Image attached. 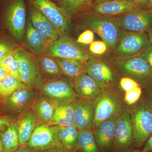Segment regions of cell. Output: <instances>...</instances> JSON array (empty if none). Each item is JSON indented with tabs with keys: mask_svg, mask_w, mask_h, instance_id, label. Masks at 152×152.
Masks as SVG:
<instances>
[{
	"mask_svg": "<svg viewBox=\"0 0 152 152\" xmlns=\"http://www.w3.org/2000/svg\"><path fill=\"white\" fill-rule=\"evenodd\" d=\"M26 88L21 82L8 75L0 81V98L5 99L17 90Z\"/></svg>",
	"mask_w": 152,
	"mask_h": 152,
	"instance_id": "30",
	"label": "cell"
},
{
	"mask_svg": "<svg viewBox=\"0 0 152 152\" xmlns=\"http://www.w3.org/2000/svg\"><path fill=\"white\" fill-rule=\"evenodd\" d=\"M76 149L81 152H100L94 133L88 129L79 130Z\"/></svg>",
	"mask_w": 152,
	"mask_h": 152,
	"instance_id": "28",
	"label": "cell"
},
{
	"mask_svg": "<svg viewBox=\"0 0 152 152\" xmlns=\"http://www.w3.org/2000/svg\"><path fill=\"white\" fill-rule=\"evenodd\" d=\"M4 0H0V4L3 2Z\"/></svg>",
	"mask_w": 152,
	"mask_h": 152,
	"instance_id": "54",
	"label": "cell"
},
{
	"mask_svg": "<svg viewBox=\"0 0 152 152\" xmlns=\"http://www.w3.org/2000/svg\"><path fill=\"white\" fill-rule=\"evenodd\" d=\"M107 1H109V0H94V3L95 4H99V3Z\"/></svg>",
	"mask_w": 152,
	"mask_h": 152,
	"instance_id": "49",
	"label": "cell"
},
{
	"mask_svg": "<svg viewBox=\"0 0 152 152\" xmlns=\"http://www.w3.org/2000/svg\"><path fill=\"white\" fill-rule=\"evenodd\" d=\"M86 72L102 88L113 81L112 71L106 64L99 60L90 58L85 67Z\"/></svg>",
	"mask_w": 152,
	"mask_h": 152,
	"instance_id": "22",
	"label": "cell"
},
{
	"mask_svg": "<svg viewBox=\"0 0 152 152\" xmlns=\"http://www.w3.org/2000/svg\"><path fill=\"white\" fill-rule=\"evenodd\" d=\"M144 58H145L151 67L152 70V45L150 44L146 49L142 53Z\"/></svg>",
	"mask_w": 152,
	"mask_h": 152,
	"instance_id": "39",
	"label": "cell"
},
{
	"mask_svg": "<svg viewBox=\"0 0 152 152\" xmlns=\"http://www.w3.org/2000/svg\"><path fill=\"white\" fill-rule=\"evenodd\" d=\"M151 107H152L151 108L152 109V94L151 96Z\"/></svg>",
	"mask_w": 152,
	"mask_h": 152,
	"instance_id": "52",
	"label": "cell"
},
{
	"mask_svg": "<svg viewBox=\"0 0 152 152\" xmlns=\"http://www.w3.org/2000/svg\"><path fill=\"white\" fill-rule=\"evenodd\" d=\"M94 39V34L91 30H87L82 33L79 36L77 42L79 43L86 44H91Z\"/></svg>",
	"mask_w": 152,
	"mask_h": 152,
	"instance_id": "36",
	"label": "cell"
},
{
	"mask_svg": "<svg viewBox=\"0 0 152 152\" xmlns=\"http://www.w3.org/2000/svg\"><path fill=\"white\" fill-rule=\"evenodd\" d=\"M20 147L26 146L34 129L39 125V121L32 111L27 112L15 120Z\"/></svg>",
	"mask_w": 152,
	"mask_h": 152,
	"instance_id": "21",
	"label": "cell"
},
{
	"mask_svg": "<svg viewBox=\"0 0 152 152\" xmlns=\"http://www.w3.org/2000/svg\"><path fill=\"white\" fill-rule=\"evenodd\" d=\"M134 142L137 147L142 146L152 134V109L143 105L135 110L133 115Z\"/></svg>",
	"mask_w": 152,
	"mask_h": 152,
	"instance_id": "8",
	"label": "cell"
},
{
	"mask_svg": "<svg viewBox=\"0 0 152 152\" xmlns=\"http://www.w3.org/2000/svg\"><path fill=\"white\" fill-rule=\"evenodd\" d=\"M134 141V129L129 115L125 113L116 119L114 148L118 151L129 148Z\"/></svg>",
	"mask_w": 152,
	"mask_h": 152,
	"instance_id": "11",
	"label": "cell"
},
{
	"mask_svg": "<svg viewBox=\"0 0 152 152\" xmlns=\"http://www.w3.org/2000/svg\"><path fill=\"white\" fill-rule=\"evenodd\" d=\"M8 75V74L0 66V81Z\"/></svg>",
	"mask_w": 152,
	"mask_h": 152,
	"instance_id": "43",
	"label": "cell"
},
{
	"mask_svg": "<svg viewBox=\"0 0 152 152\" xmlns=\"http://www.w3.org/2000/svg\"><path fill=\"white\" fill-rule=\"evenodd\" d=\"M120 85L126 91L140 86L139 84L133 79L127 77L122 78L120 81Z\"/></svg>",
	"mask_w": 152,
	"mask_h": 152,
	"instance_id": "37",
	"label": "cell"
},
{
	"mask_svg": "<svg viewBox=\"0 0 152 152\" xmlns=\"http://www.w3.org/2000/svg\"><path fill=\"white\" fill-rule=\"evenodd\" d=\"M18 46L8 32L7 31H0V62L5 56Z\"/></svg>",
	"mask_w": 152,
	"mask_h": 152,
	"instance_id": "33",
	"label": "cell"
},
{
	"mask_svg": "<svg viewBox=\"0 0 152 152\" xmlns=\"http://www.w3.org/2000/svg\"><path fill=\"white\" fill-rule=\"evenodd\" d=\"M36 96L32 89L26 88L17 90L4 99L6 114H17L25 110L32 105Z\"/></svg>",
	"mask_w": 152,
	"mask_h": 152,
	"instance_id": "13",
	"label": "cell"
},
{
	"mask_svg": "<svg viewBox=\"0 0 152 152\" xmlns=\"http://www.w3.org/2000/svg\"><path fill=\"white\" fill-rule=\"evenodd\" d=\"M37 7L52 22L61 36L66 35L72 17L64 10L51 0H27Z\"/></svg>",
	"mask_w": 152,
	"mask_h": 152,
	"instance_id": "6",
	"label": "cell"
},
{
	"mask_svg": "<svg viewBox=\"0 0 152 152\" xmlns=\"http://www.w3.org/2000/svg\"><path fill=\"white\" fill-rule=\"evenodd\" d=\"M117 152H142V151L139 150H130L129 148L122 150V151H118Z\"/></svg>",
	"mask_w": 152,
	"mask_h": 152,
	"instance_id": "47",
	"label": "cell"
},
{
	"mask_svg": "<svg viewBox=\"0 0 152 152\" xmlns=\"http://www.w3.org/2000/svg\"><path fill=\"white\" fill-rule=\"evenodd\" d=\"M41 88L44 95L58 104L69 102L75 98V93L70 86L61 79L45 82Z\"/></svg>",
	"mask_w": 152,
	"mask_h": 152,
	"instance_id": "12",
	"label": "cell"
},
{
	"mask_svg": "<svg viewBox=\"0 0 152 152\" xmlns=\"http://www.w3.org/2000/svg\"><path fill=\"white\" fill-rule=\"evenodd\" d=\"M150 44L146 32H129L121 37L115 50V55L119 59L126 58L142 53Z\"/></svg>",
	"mask_w": 152,
	"mask_h": 152,
	"instance_id": "7",
	"label": "cell"
},
{
	"mask_svg": "<svg viewBox=\"0 0 152 152\" xmlns=\"http://www.w3.org/2000/svg\"><path fill=\"white\" fill-rule=\"evenodd\" d=\"M107 45L102 41H95L91 44L90 50L91 52L96 55H102L107 50Z\"/></svg>",
	"mask_w": 152,
	"mask_h": 152,
	"instance_id": "35",
	"label": "cell"
},
{
	"mask_svg": "<svg viewBox=\"0 0 152 152\" xmlns=\"http://www.w3.org/2000/svg\"><path fill=\"white\" fill-rule=\"evenodd\" d=\"M72 102L76 127L78 130L91 128L95 114L94 107L91 102L86 99H80Z\"/></svg>",
	"mask_w": 152,
	"mask_h": 152,
	"instance_id": "17",
	"label": "cell"
},
{
	"mask_svg": "<svg viewBox=\"0 0 152 152\" xmlns=\"http://www.w3.org/2000/svg\"><path fill=\"white\" fill-rule=\"evenodd\" d=\"M150 5L152 7V0H150Z\"/></svg>",
	"mask_w": 152,
	"mask_h": 152,
	"instance_id": "51",
	"label": "cell"
},
{
	"mask_svg": "<svg viewBox=\"0 0 152 152\" xmlns=\"http://www.w3.org/2000/svg\"><path fill=\"white\" fill-rule=\"evenodd\" d=\"M26 146L39 151L51 148L61 149L53 126L44 124L36 127Z\"/></svg>",
	"mask_w": 152,
	"mask_h": 152,
	"instance_id": "9",
	"label": "cell"
},
{
	"mask_svg": "<svg viewBox=\"0 0 152 152\" xmlns=\"http://www.w3.org/2000/svg\"><path fill=\"white\" fill-rule=\"evenodd\" d=\"M24 37V48L29 51L37 56L46 54L51 43L34 27L29 19Z\"/></svg>",
	"mask_w": 152,
	"mask_h": 152,
	"instance_id": "15",
	"label": "cell"
},
{
	"mask_svg": "<svg viewBox=\"0 0 152 152\" xmlns=\"http://www.w3.org/2000/svg\"><path fill=\"white\" fill-rule=\"evenodd\" d=\"M0 66L9 75L12 76L20 81L18 68L13 51L9 53L3 58L0 62Z\"/></svg>",
	"mask_w": 152,
	"mask_h": 152,
	"instance_id": "32",
	"label": "cell"
},
{
	"mask_svg": "<svg viewBox=\"0 0 152 152\" xmlns=\"http://www.w3.org/2000/svg\"><path fill=\"white\" fill-rule=\"evenodd\" d=\"M26 6L25 0H4L2 4L0 22L17 43L23 41L26 28Z\"/></svg>",
	"mask_w": 152,
	"mask_h": 152,
	"instance_id": "1",
	"label": "cell"
},
{
	"mask_svg": "<svg viewBox=\"0 0 152 152\" xmlns=\"http://www.w3.org/2000/svg\"><path fill=\"white\" fill-rule=\"evenodd\" d=\"M139 4L130 0H109L95 4L93 11L104 15H121L132 10Z\"/></svg>",
	"mask_w": 152,
	"mask_h": 152,
	"instance_id": "19",
	"label": "cell"
},
{
	"mask_svg": "<svg viewBox=\"0 0 152 152\" xmlns=\"http://www.w3.org/2000/svg\"><path fill=\"white\" fill-rule=\"evenodd\" d=\"M46 54L54 58L77 60L83 63L90 58L86 51L66 35L61 36L50 44Z\"/></svg>",
	"mask_w": 152,
	"mask_h": 152,
	"instance_id": "5",
	"label": "cell"
},
{
	"mask_svg": "<svg viewBox=\"0 0 152 152\" xmlns=\"http://www.w3.org/2000/svg\"><path fill=\"white\" fill-rule=\"evenodd\" d=\"M53 127L61 149L66 152L75 151L79 131L76 126L75 125L68 126H55Z\"/></svg>",
	"mask_w": 152,
	"mask_h": 152,
	"instance_id": "23",
	"label": "cell"
},
{
	"mask_svg": "<svg viewBox=\"0 0 152 152\" xmlns=\"http://www.w3.org/2000/svg\"><path fill=\"white\" fill-rule=\"evenodd\" d=\"M53 2L56 4H58V3L61 2L62 1H64V0H51Z\"/></svg>",
	"mask_w": 152,
	"mask_h": 152,
	"instance_id": "50",
	"label": "cell"
},
{
	"mask_svg": "<svg viewBox=\"0 0 152 152\" xmlns=\"http://www.w3.org/2000/svg\"><path fill=\"white\" fill-rule=\"evenodd\" d=\"M63 74L76 79L83 73L84 63L77 60L55 58Z\"/></svg>",
	"mask_w": 152,
	"mask_h": 152,
	"instance_id": "29",
	"label": "cell"
},
{
	"mask_svg": "<svg viewBox=\"0 0 152 152\" xmlns=\"http://www.w3.org/2000/svg\"><path fill=\"white\" fill-rule=\"evenodd\" d=\"M0 152H4V148H3L1 138V134H0Z\"/></svg>",
	"mask_w": 152,
	"mask_h": 152,
	"instance_id": "48",
	"label": "cell"
},
{
	"mask_svg": "<svg viewBox=\"0 0 152 152\" xmlns=\"http://www.w3.org/2000/svg\"><path fill=\"white\" fill-rule=\"evenodd\" d=\"M7 115L5 107L4 99L0 98V115Z\"/></svg>",
	"mask_w": 152,
	"mask_h": 152,
	"instance_id": "42",
	"label": "cell"
},
{
	"mask_svg": "<svg viewBox=\"0 0 152 152\" xmlns=\"http://www.w3.org/2000/svg\"><path fill=\"white\" fill-rule=\"evenodd\" d=\"M39 152H66L61 149L58 148H51L50 149L44 150V151H40Z\"/></svg>",
	"mask_w": 152,
	"mask_h": 152,
	"instance_id": "45",
	"label": "cell"
},
{
	"mask_svg": "<svg viewBox=\"0 0 152 152\" xmlns=\"http://www.w3.org/2000/svg\"><path fill=\"white\" fill-rule=\"evenodd\" d=\"M14 152H39V151L25 146L19 147L16 151Z\"/></svg>",
	"mask_w": 152,
	"mask_h": 152,
	"instance_id": "41",
	"label": "cell"
},
{
	"mask_svg": "<svg viewBox=\"0 0 152 152\" xmlns=\"http://www.w3.org/2000/svg\"><path fill=\"white\" fill-rule=\"evenodd\" d=\"M130 1L138 4L150 5V0H130Z\"/></svg>",
	"mask_w": 152,
	"mask_h": 152,
	"instance_id": "44",
	"label": "cell"
},
{
	"mask_svg": "<svg viewBox=\"0 0 152 152\" xmlns=\"http://www.w3.org/2000/svg\"><path fill=\"white\" fill-rule=\"evenodd\" d=\"M71 152H76L75 151H72Z\"/></svg>",
	"mask_w": 152,
	"mask_h": 152,
	"instance_id": "55",
	"label": "cell"
},
{
	"mask_svg": "<svg viewBox=\"0 0 152 152\" xmlns=\"http://www.w3.org/2000/svg\"><path fill=\"white\" fill-rule=\"evenodd\" d=\"M115 18L123 29L133 32H146L152 27V7L139 4L132 10Z\"/></svg>",
	"mask_w": 152,
	"mask_h": 152,
	"instance_id": "4",
	"label": "cell"
},
{
	"mask_svg": "<svg viewBox=\"0 0 152 152\" xmlns=\"http://www.w3.org/2000/svg\"><path fill=\"white\" fill-rule=\"evenodd\" d=\"M119 65L125 72L131 75L145 80H152V70L142 54L119 59Z\"/></svg>",
	"mask_w": 152,
	"mask_h": 152,
	"instance_id": "14",
	"label": "cell"
},
{
	"mask_svg": "<svg viewBox=\"0 0 152 152\" xmlns=\"http://www.w3.org/2000/svg\"><path fill=\"white\" fill-rule=\"evenodd\" d=\"M83 23L95 32L110 49L116 47L121 38V28L115 18L100 14H86L83 16Z\"/></svg>",
	"mask_w": 152,
	"mask_h": 152,
	"instance_id": "3",
	"label": "cell"
},
{
	"mask_svg": "<svg viewBox=\"0 0 152 152\" xmlns=\"http://www.w3.org/2000/svg\"><path fill=\"white\" fill-rule=\"evenodd\" d=\"M37 57L38 64L44 78L50 80L59 79L63 73L54 57L45 54Z\"/></svg>",
	"mask_w": 152,
	"mask_h": 152,
	"instance_id": "26",
	"label": "cell"
},
{
	"mask_svg": "<svg viewBox=\"0 0 152 152\" xmlns=\"http://www.w3.org/2000/svg\"><path fill=\"white\" fill-rule=\"evenodd\" d=\"M142 93V88L140 86L126 91L124 99L125 102L129 105L134 104L138 101Z\"/></svg>",
	"mask_w": 152,
	"mask_h": 152,
	"instance_id": "34",
	"label": "cell"
},
{
	"mask_svg": "<svg viewBox=\"0 0 152 152\" xmlns=\"http://www.w3.org/2000/svg\"><path fill=\"white\" fill-rule=\"evenodd\" d=\"M120 108L118 101L114 96L107 95L103 97L95 107L93 126L96 127L104 121L115 117Z\"/></svg>",
	"mask_w": 152,
	"mask_h": 152,
	"instance_id": "18",
	"label": "cell"
},
{
	"mask_svg": "<svg viewBox=\"0 0 152 152\" xmlns=\"http://www.w3.org/2000/svg\"><path fill=\"white\" fill-rule=\"evenodd\" d=\"M17 61L20 81L30 88H41L45 79L39 68L37 57L24 47L18 46L13 50Z\"/></svg>",
	"mask_w": 152,
	"mask_h": 152,
	"instance_id": "2",
	"label": "cell"
},
{
	"mask_svg": "<svg viewBox=\"0 0 152 152\" xmlns=\"http://www.w3.org/2000/svg\"><path fill=\"white\" fill-rule=\"evenodd\" d=\"M101 87L88 74L82 73L76 78L75 90L80 96L88 99L97 96L101 91Z\"/></svg>",
	"mask_w": 152,
	"mask_h": 152,
	"instance_id": "24",
	"label": "cell"
},
{
	"mask_svg": "<svg viewBox=\"0 0 152 152\" xmlns=\"http://www.w3.org/2000/svg\"><path fill=\"white\" fill-rule=\"evenodd\" d=\"M94 1V0H64L57 4L72 17L84 10Z\"/></svg>",
	"mask_w": 152,
	"mask_h": 152,
	"instance_id": "31",
	"label": "cell"
},
{
	"mask_svg": "<svg viewBox=\"0 0 152 152\" xmlns=\"http://www.w3.org/2000/svg\"><path fill=\"white\" fill-rule=\"evenodd\" d=\"M147 32L148 33L147 34H148V37L150 43L152 45V27Z\"/></svg>",
	"mask_w": 152,
	"mask_h": 152,
	"instance_id": "46",
	"label": "cell"
},
{
	"mask_svg": "<svg viewBox=\"0 0 152 152\" xmlns=\"http://www.w3.org/2000/svg\"><path fill=\"white\" fill-rule=\"evenodd\" d=\"M49 125L59 126H68L75 125V114L72 102L69 101L58 104Z\"/></svg>",
	"mask_w": 152,
	"mask_h": 152,
	"instance_id": "25",
	"label": "cell"
},
{
	"mask_svg": "<svg viewBox=\"0 0 152 152\" xmlns=\"http://www.w3.org/2000/svg\"><path fill=\"white\" fill-rule=\"evenodd\" d=\"M2 4V3L0 4V13H1V9Z\"/></svg>",
	"mask_w": 152,
	"mask_h": 152,
	"instance_id": "53",
	"label": "cell"
},
{
	"mask_svg": "<svg viewBox=\"0 0 152 152\" xmlns=\"http://www.w3.org/2000/svg\"><path fill=\"white\" fill-rule=\"evenodd\" d=\"M28 19L34 27L51 43L61 37L51 22L35 6L28 3Z\"/></svg>",
	"mask_w": 152,
	"mask_h": 152,
	"instance_id": "10",
	"label": "cell"
},
{
	"mask_svg": "<svg viewBox=\"0 0 152 152\" xmlns=\"http://www.w3.org/2000/svg\"><path fill=\"white\" fill-rule=\"evenodd\" d=\"M152 152V151H150V152Z\"/></svg>",
	"mask_w": 152,
	"mask_h": 152,
	"instance_id": "56",
	"label": "cell"
},
{
	"mask_svg": "<svg viewBox=\"0 0 152 152\" xmlns=\"http://www.w3.org/2000/svg\"><path fill=\"white\" fill-rule=\"evenodd\" d=\"M15 119L12 116L7 115H0V134Z\"/></svg>",
	"mask_w": 152,
	"mask_h": 152,
	"instance_id": "38",
	"label": "cell"
},
{
	"mask_svg": "<svg viewBox=\"0 0 152 152\" xmlns=\"http://www.w3.org/2000/svg\"><path fill=\"white\" fill-rule=\"evenodd\" d=\"M1 138L4 152H14L20 147L18 135L15 121L1 133Z\"/></svg>",
	"mask_w": 152,
	"mask_h": 152,
	"instance_id": "27",
	"label": "cell"
},
{
	"mask_svg": "<svg viewBox=\"0 0 152 152\" xmlns=\"http://www.w3.org/2000/svg\"><path fill=\"white\" fill-rule=\"evenodd\" d=\"M58 103L46 96L36 97L31 105L32 111L39 122L49 125L53 117Z\"/></svg>",
	"mask_w": 152,
	"mask_h": 152,
	"instance_id": "20",
	"label": "cell"
},
{
	"mask_svg": "<svg viewBox=\"0 0 152 152\" xmlns=\"http://www.w3.org/2000/svg\"><path fill=\"white\" fill-rule=\"evenodd\" d=\"M152 151V134L145 142L142 152H149Z\"/></svg>",
	"mask_w": 152,
	"mask_h": 152,
	"instance_id": "40",
	"label": "cell"
},
{
	"mask_svg": "<svg viewBox=\"0 0 152 152\" xmlns=\"http://www.w3.org/2000/svg\"><path fill=\"white\" fill-rule=\"evenodd\" d=\"M116 119L115 117L110 118L95 127V140L103 151H108L114 147Z\"/></svg>",
	"mask_w": 152,
	"mask_h": 152,
	"instance_id": "16",
	"label": "cell"
}]
</instances>
